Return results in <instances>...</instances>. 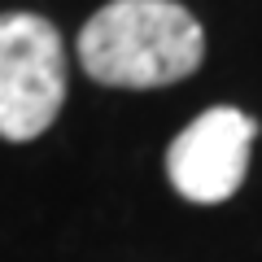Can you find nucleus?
Segmentation results:
<instances>
[{
	"mask_svg": "<svg viewBox=\"0 0 262 262\" xmlns=\"http://www.w3.org/2000/svg\"><path fill=\"white\" fill-rule=\"evenodd\" d=\"M206 57V31L175 0H110L79 31V66L105 88H166Z\"/></svg>",
	"mask_w": 262,
	"mask_h": 262,
	"instance_id": "obj_1",
	"label": "nucleus"
},
{
	"mask_svg": "<svg viewBox=\"0 0 262 262\" xmlns=\"http://www.w3.org/2000/svg\"><path fill=\"white\" fill-rule=\"evenodd\" d=\"M66 101V44L39 13L0 18V140L27 144L57 122Z\"/></svg>",
	"mask_w": 262,
	"mask_h": 262,
	"instance_id": "obj_2",
	"label": "nucleus"
},
{
	"mask_svg": "<svg viewBox=\"0 0 262 262\" xmlns=\"http://www.w3.org/2000/svg\"><path fill=\"white\" fill-rule=\"evenodd\" d=\"M258 122L236 105H214L196 114L166 149L170 188L196 206H219L241 192Z\"/></svg>",
	"mask_w": 262,
	"mask_h": 262,
	"instance_id": "obj_3",
	"label": "nucleus"
}]
</instances>
